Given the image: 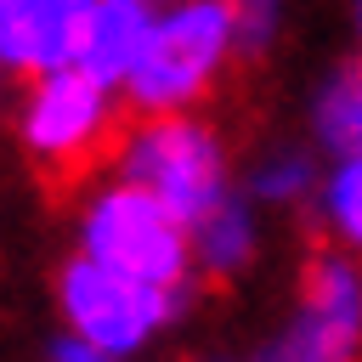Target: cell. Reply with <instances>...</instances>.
Masks as SVG:
<instances>
[{
    "label": "cell",
    "mask_w": 362,
    "mask_h": 362,
    "mask_svg": "<svg viewBox=\"0 0 362 362\" xmlns=\"http://www.w3.org/2000/svg\"><path fill=\"white\" fill-rule=\"evenodd\" d=\"M119 141L124 119H113L107 85L96 74H85L79 62L40 74L23 102V147L51 192H74L79 181H90L107 158H119Z\"/></svg>",
    "instance_id": "1"
},
{
    "label": "cell",
    "mask_w": 362,
    "mask_h": 362,
    "mask_svg": "<svg viewBox=\"0 0 362 362\" xmlns=\"http://www.w3.org/2000/svg\"><path fill=\"white\" fill-rule=\"evenodd\" d=\"M238 57V23H232V0H175L141 62L124 79V102L136 119L147 113H181L198 96L215 90L221 68Z\"/></svg>",
    "instance_id": "2"
},
{
    "label": "cell",
    "mask_w": 362,
    "mask_h": 362,
    "mask_svg": "<svg viewBox=\"0 0 362 362\" xmlns=\"http://www.w3.org/2000/svg\"><path fill=\"white\" fill-rule=\"evenodd\" d=\"M119 170L124 181L158 192L187 226L221 204V175H226V158H221V136L187 113H147L124 124V141H119Z\"/></svg>",
    "instance_id": "3"
},
{
    "label": "cell",
    "mask_w": 362,
    "mask_h": 362,
    "mask_svg": "<svg viewBox=\"0 0 362 362\" xmlns=\"http://www.w3.org/2000/svg\"><path fill=\"white\" fill-rule=\"evenodd\" d=\"M79 243H85V255H96L130 277H147L158 288H175L187 277V255H192L187 221L136 181H119L90 198V209L79 221Z\"/></svg>",
    "instance_id": "4"
},
{
    "label": "cell",
    "mask_w": 362,
    "mask_h": 362,
    "mask_svg": "<svg viewBox=\"0 0 362 362\" xmlns=\"http://www.w3.org/2000/svg\"><path fill=\"white\" fill-rule=\"evenodd\" d=\"M260 362H362V272L339 249H311L300 311Z\"/></svg>",
    "instance_id": "5"
},
{
    "label": "cell",
    "mask_w": 362,
    "mask_h": 362,
    "mask_svg": "<svg viewBox=\"0 0 362 362\" xmlns=\"http://www.w3.org/2000/svg\"><path fill=\"white\" fill-rule=\"evenodd\" d=\"M62 311L79 339L124 356V351L147 345V334L170 317V288L130 277L96 255H79L62 266Z\"/></svg>",
    "instance_id": "6"
},
{
    "label": "cell",
    "mask_w": 362,
    "mask_h": 362,
    "mask_svg": "<svg viewBox=\"0 0 362 362\" xmlns=\"http://www.w3.org/2000/svg\"><path fill=\"white\" fill-rule=\"evenodd\" d=\"M90 0H0V62L51 74L79 57Z\"/></svg>",
    "instance_id": "7"
},
{
    "label": "cell",
    "mask_w": 362,
    "mask_h": 362,
    "mask_svg": "<svg viewBox=\"0 0 362 362\" xmlns=\"http://www.w3.org/2000/svg\"><path fill=\"white\" fill-rule=\"evenodd\" d=\"M153 28H158V0H90L74 62L85 74H96L102 85H124L130 68L141 62Z\"/></svg>",
    "instance_id": "8"
},
{
    "label": "cell",
    "mask_w": 362,
    "mask_h": 362,
    "mask_svg": "<svg viewBox=\"0 0 362 362\" xmlns=\"http://www.w3.org/2000/svg\"><path fill=\"white\" fill-rule=\"evenodd\" d=\"M249 243H255V226H249V209L238 198H221L209 204L198 221H192V255L204 260V272H238L249 260Z\"/></svg>",
    "instance_id": "9"
},
{
    "label": "cell",
    "mask_w": 362,
    "mask_h": 362,
    "mask_svg": "<svg viewBox=\"0 0 362 362\" xmlns=\"http://www.w3.org/2000/svg\"><path fill=\"white\" fill-rule=\"evenodd\" d=\"M317 136L334 153H362V57L345 62L317 96Z\"/></svg>",
    "instance_id": "10"
},
{
    "label": "cell",
    "mask_w": 362,
    "mask_h": 362,
    "mask_svg": "<svg viewBox=\"0 0 362 362\" xmlns=\"http://www.w3.org/2000/svg\"><path fill=\"white\" fill-rule=\"evenodd\" d=\"M322 215L334 226V243L362 249V153L339 158V170L328 181V198H322Z\"/></svg>",
    "instance_id": "11"
},
{
    "label": "cell",
    "mask_w": 362,
    "mask_h": 362,
    "mask_svg": "<svg viewBox=\"0 0 362 362\" xmlns=\"http://www.w3.org/2000/svg\"><path fill=\"white\" fill-rule=\"evenodd\" d=\"M305 181H311V164L300 153H277L272 164L255 170V192L260 198H294V192H305Z\"/></svg>",
    "instance_id": "12"
},
{
    "label": "cell",
    "mask_w": 362,
    "mask_h": 362,
    "mask_svg": "<svg viewBox=\"0 0 362 362\" xmlns=\"http://www.w3.org/2000/svg\"><path fill=\"white\" fill-rule=\"evenodd\" d=\"M232 23H238V51L255 57L272 34V0H232Z\"/></svg>",
    "instance_id": "13"
},
{
    "label": "cell",
    "mask_w": 362,
    "mask_h": 362,
    "mask_svg": "<svg viewBox=\"0 0 362 362\" xmlns=\"http://www.w3.org/2000/svg\"><path fill=\"white\" fill-rule=\"evenodd\" d=\"M57 362H119V356H113V351H102V345H90V339H79V334H74V339H62V345H57Z\"/></svg>",
    "instance_id": "14"
},
{
    "label": "cell",
    "mask_w": 362,
    "mask_h": 362,
    "mask_svg": "<svg viewBox=\"0 0 362 362\" xmlns=\"http://www.w3.org/2000/svg\"><path fill=\"white\" fill-rule=\"evenodd\" d=\"M356 28H362V0H356Z\"/></svg>",
    "instance_id": "15"
}]
</instances>
